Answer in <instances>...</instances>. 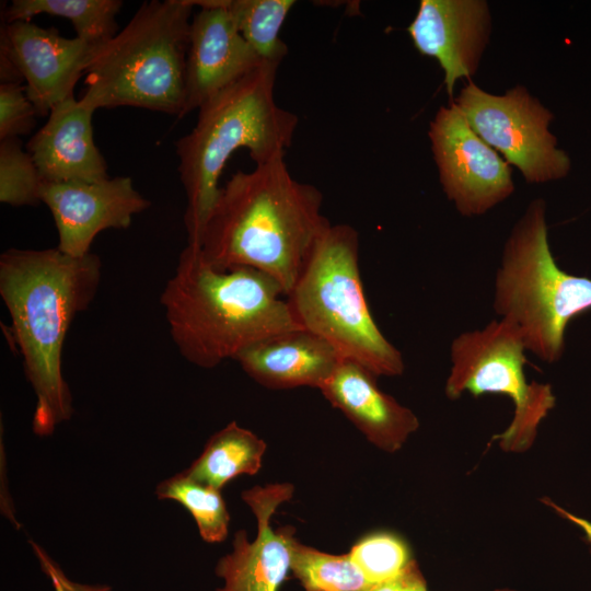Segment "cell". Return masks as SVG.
<instances>
[{
    "label": "cell",
    "mask_w": 591,
    "mask_h": 591,
    "mask_svg": "<svg viewBox=\"0 0 591 591\" xmlns=\"http://www.w3.org/2000/svg\"><path fill=\"white\" fill-rule=\"evenodd\" d=\"M283 158L231 176L199 248L217 269L248 267L268 275L287 297L332 224L322 213L321 190L294 179Z\"/></svg>",
    "instance_id": "cell-1"
},
{
    "label": "cell",
    "mask_w": 591,
    "mask_h": 591,
    "mask_svg": "<svg viewBox=\"0 0 591 591\" xmlns=\"http://www.w3.org/2000/svg\"><path fill=\"white\" fill-rule=\"evenodd\" d=\"M101 276L102 262L92 252L72 257L57 247L10 248L0 256V297L36 396L32 430L38 437L53 434L73 414L62 348L71 323L92 303Z\"/></svg>",
    "instance_id": "cell-2"
},
{
    "label": "cell",
    "mask_w": 591,
    "mask_h": 591,
    "mask_svg": "<svg viewBox=\"0 0 591 591\" xmlns=\"http://www.w3.org/2000/svg\"><path fill=\"white\" fill-rule=\"evenodd\" d=\"M280 285L248 267L217 269L187 245L161 304L174 345L192 364L212 369L269 336L302 328Z\"/></svg>",
    "instance_id": "cell-3"
},
{
    "label": "cell",
    "mask_w": 591,
    "mask_h": 591,
    "mask_svg": "<svg viewBox=\"0 0 591 591\" xmlns=\"http://www.w3.org/2000/svg\"><path fill=\"white\" fill-rule=\"evenodd\" d=\"M279 66L263 61L198 108L195 127L176 142L178 173L186 194L187 245L200 247L219 197V178L229 158L245 148L256 165L282 157L298 126L293 113L277 105Z\"/></svg>",
    "instance_id": "cell-4"
},
{
    "label": "cell",
    "mask_w": 591,
    "mask_h": 591,
    "mask_svg": "<svg viewBox=\"0 0 591 591\" xmlns=\"http://www.w3.org/2000/svg\"><path fill=\"white\" fill-rule=\"evenodd\" d=\"M194 7L192 0L143 2L121 31L93 48L80 100L94 111L135 106L181 118Z\"/></svg>",
    "instance_id": "cell-5"
},
{
    "label": "cell",
    "mask_w": 591,
    "mask_h": 591,
    "mask_svg": "<svg viewBox=\"0 0 591 591\" xmlns=\"http://www.w3.org/2000/svg\"><path fill=\"white\" fill-rule=\"evenodd\" d=\"M493 304L526 351L547 363L561 358L569 322L591 309V279L564 271L553 256L541 198L531 201L505 243Z\"/></svg>",
    "instance_id": "cell-6"
},
{
    "label": "cell",
    "mask_w": 591,
    "mask_h": 591,
    "mask_svg": "<svg viewBox=\"0 0 591 591\" xmlns=\"http://www.w3.org/2000/svg\"><path fill=\"white\" fill-rule=\"evenodd\" d=\"M298 324L375 376L403 374L402 352L375 323L361 281L358 232L332 224L287 296Z\"/></svg>",
    "instance_id": "cell-7"
},
{
    "label": "cell",
    "mask_w": 591,
    "mask_h": 591,
    "mask_svg": "<svg viewBox=\"0 0 591 591\" xmlns=\"http://www.w3.org/2000/svg\"><path fill=\"white\" fill-rule=\"evenodd\" d=\"M525 346L517 329L505 320L457 335L450 346L451 368L445 393L457 398L468 392L508 396L514 414L497 438L506 450H524L555 405L549 384L529 382L525 376Z\"/></svg>",
    "instance_id": "cell-8"
},
{
    "label": "cell",
    "mask_w": 591,
    "mask_h": 591,
    "mask_svg": "<svg viewBox=\"0 0 591 591\" xmlns=\"http://www.w3.org/2000/svg\"><path fill=\"white\" fill-rule=\"evenodd\" d=\"M452 102L474 131L517 166L528 183L560 179L570 172L569 155L548 129L552 112L524 86L496 95L468 81Z\"/></svg>",
    "instance_id": "cell-9"
},
{
    "label": "cell",
    "mask_w": 591,
    "mask_h": 591,
    "mask_svg": "<svg viewBox=\"0 0 591 591\" xmlns=\"http://www.w3.org/2000/svg\"><path fill=\"white\" fill-rule=\"evenodd\" d=\"M428 135L442 189L462 216H482L513 193L510 164L454 102L437 112Z\"/></svg>",
    "instance_id": "cell-10"
},
{
    "label": "cell",
    "mask_w": 591,
    "mask_h": 591,
    "mask_svg": "<svg viewBox=\"0 0 591 591\" xmlns=\"http://www.w3.org/2000/svg\"><path fill=\"white\" fill-rule=\"evenodd\" d=\"M95 46L62 37L55 27L31 21L3 23L0 37V77L3 82L26 81V93L37 115H49L58 103L73 96Z\"/></svg>",
    "instance_id": "cell-11"
},
{
    "label": "cell",
    "mask_w": 591,
    "mask_h": 591,
    "mask_svg": "<svg viewBox=\"0 0 591 591\" xmlns=\"http://www.w3.org/2000/svg\"><path fill=\"white\" fill-rule=\"evenodd\" d=\"M40 202L53 215L58 232L57 248L72 257L88 255L100 232L128 228L132 217L150 206L128 176L93 183L43 182Z\"/></svg>",
    "instance_id": "cell-12"
},
{
    "label": "cell",
    "mask_w": 591,
    "mask_h": 591,
    "mask_svg": "<svg viewBox=\"0 0 591 591\" xmlns=\"http://www.w3.org/2000/svg\"><path fill=\"white\" fill-rule=\"evenodd\" d=\"M192 1L200 10L190 22L181 118L263 62L239 32L224 0Z\"/></svg>",
    "instance_id": "cell-13"
},
{
    "label": "cell",
    "mask_w": 591,
    "mask_h": 591,
    "mask_svg": "<svg viewBox=\"0 0 591 591\" xmlns=\"http://www.w3.org/2000/svg\"><path fill=\"white\" fill-rule=\"evenodd\" d=\"M291 484L255 486L242 493L253 511L257 533L248 541L244 530L235 533L232 551L216 565V575L223 584L216 591H279L290 570L293 529L274 530L271 518L277 508L291 499Z\"/></svg>",
    "instance_id": "cell-14"
},
{
    "label": "cell",
    "mask_w": 591,
    "mask_h": 591,
    "mask_svg": "<svg viewBox=\"0 0 591 591\" xmlns=\"http://www.w3.org/2000/svg\"><path fill=\"white\" fill-rule=\"evenodd\" d=\"M407 32L421 55L439 62L452 99L456 81H471L477 71L489 40V7L484 0H421Z\"/></svg>",
    "instance_id": "cell-15"
},
{
    "label": "cell",
    "mask_w": 591,
    "mask_h": 591,
    "mask_svg": "<svg viewBox=\"0 0 591 591\" xmlns=\"http://www.w3.org/2000/svg\"><path fill=\"white\" fill-rule=\"evenodd\" d=\"M94 112L74 96L53 107L26 146L43 182L93 183L109 177L93 138Z\"/></svg>",
    "instance_id": "cell-16"
},
{
    "label": "cell",
    "mask_w": 591,
    "mask_h": 591,
    "mask_svg": "<svg viewBox=\"0 0 591 591\" xmlns=\"http://www.w3.org/2000/svg\"><path fill=\"white\" fill-rule=\"evenodd\" d=\"M375 378L359 363L341 359L318 390L373 444L394 451L419 422L410 409L378 387Z\"/></svg>",
    "instance_id": "cell-17"
},
{
    "label": "cell",
    "mask_w": 591,
    "mask_h": 591,
    "mask_svg": "<svg viewBox=\"0 0 591 591\" xmlns=\"http://www.w3.org/2000/svg\"><path fill=\"white\" fill-rule=\"evenodd\" d=\"M258 384L275 390L320 389L339 361L338 352L323 338L292 329L262 339L235 359Z\"/></svg>",
    "instance_id": "cell-18"
},
{
    "label": "cell",
    "mask_w": 591,
    "mask_h": 591,
    "mask_svg": "<svg viewBox=\"0 0 591 591\" xmlns=\"http://www.w3.org/2000/svg\"><path fill=\"white\" fill-rule=\"evenodd\" d=\"M266 442L254 432L229 422L212 434L201 454L185 470L195 480L221 490L233 478L254 475L262 467Z\"/></svg>",
    "instance_id": "cell-19"
},
{
    "label": "cell",
    "mask_w": 591,
    "mask_h": 591,
    "mask_svg": "<svg viewBox=\"0 0 591 591\" xmlns=\"http://www.w3.org/2000/svg\"><path fill=\"white\" fill-rule=\"evenodd\" d=\"M119 0H13L4 10V22L31 21L38 14L68 19L77 37L93 46L112 39L117 32Z\"/></svg>",
    "instance_id": "cell-20"
},
{
    "label": "cell",
    "mask_w": 591,
    "mask_h": 591,
    "mask_svg": "<svg viewBox=\"0 0 591 591\" xmlns=\"http://www.w3.org/2000/svg\"><path fill=\"white\" fill-rule=\"evenodd\" d=\"M294 4L293 0H224L243 38L263 61L277 66L288 53L280 28Z\"/></svg>",
    "instance_id": "cell-21"
},
{
    "label": "cell",
    "mask_w": 591,
    "mask_h": 591,
    "mask_svg": "<svg viewBox=\"0 0 591 591\" xmlns=\"http://www.w3.org/2000/svg\"><path fill=\"white\" fill-rule=\"evenodd\" d=\"M154 494L160 500L181 503L194 518L205 542L220 543L227 538L230 515L221 490L195 480L183 471L161 480Z\"/></svg>",
    "instance_id": "cell-22"
},
{
    "label": "cell",
    "mask_w": 591,
    "mask_h": 591,
    "mask_svg": "<svg viewBox=\"0 0 591 591\" xmlns=\"http://www.w3.org/2000/svg\"><path fill=\"white\" fill-rule=\"evenodd\" d=\"M290 570L305 591H369L373 586L349 554L332 555L292 543Z\"/></svg>",
    "instance_id": "cell-23"
},
{
    "label": "cell",
    "mask_w": 591,
    "mask_h": 591,
    "mask_svg": "<svg viewBox=\"0 0 591 591\" xmlns=\"http://www.w3.org/2000/svg\"><path fill=\"white\" fill-rule=\"evenodd\" d=\"M42 178L18 138L0 140V201L13 207L40 202Z\"/></svg>",
    "instance_id": "cell-24"
},
{
    "label": "cell",
    "mask_w": 591,
    "mask_h": 591,
    "mask_svg": "<svg viewBox=\"0 0 591 591\" xmlns=\"http://www.w3.org/2000/svg\"><path fill=\"white\" fill-rule=\"evenodd\" d=\"M348 554L372 586L394 579L414 561L407 545L384 532L364 536Z\"/></svg>",
    "instance_id": "cell-25"
},
{
    "label": "cell",
    "mask_w": 591,
    "mask_h": 591,
    "mask_svg": "<svg viewBox=\"0 0 591 591\" xmlns=\"http://www.w3.org/2000/svg\"><path fill=\"white\" fill-rule=\"evenodd\" d=\"M37 112L21 82L0 84V140L28 134Z\"/></svg>",
    "instance_id": "cell-26"
},
{
    "label": "cell",
    "mask_w": 591,
    "mask_h": 591,
    "mask_svg": "<svg viewBox=\"0 0 591 591\" xmlns=\"http://www.w3.org/2000/svg\"><path fill=\"white\" fill-rule=\"evenodd\" d=\"M28 542L42 571L49 578L55 591H113L107 584H85L71 580L39 544L33 540Z\"/></svg>",
    "instance_id": "cell-27"
},
{
    "label": "cell",
    "mask_w": 591,
    "mask_h": 591,
    "mask_svg": "<svg viewBox=\"0 0 591 591\" xmlns=\"http://www.w3.org/2000/svg\"><path fill=\"white\" fill-rule=\"evenodd\" d=\"M369 591H428L427 584L415 561L399 576L380 584L373 586Z\"/></svg>",
    "instance_id": "cell-28"
},
{
    "label": "cell",
    "mask_w": 591,
    "mask_h": 591,
    "mask_svg": "<svg viewBox=\"0 0 591 591\" xmlns=\"http://www.w3.org/2000/svg\"><path fill=\"white\" fill-rule=\"evenodd\" d=\"M553 507L560 513L563 517L576 524L583 533L587 541L591 544V521L583 518L577 517L566 510L553 505Z\"/></svg>",
    "instance_id": "cell-29"
},
{
    "label": "cell",
    "mask_w": 591,
    "mask_h": 591,
    "mask_svg": "<svg viewBox=\"0 0 591 591\" xmlns=\"http://www.w3.org/2000/svg\"><path fill=\"white\" fill-rule=\"evenodd\" d=\"M503 591H509V590H503Z\"/></svg>",
    "instance_id": "cell-30"
}]
</instances>
